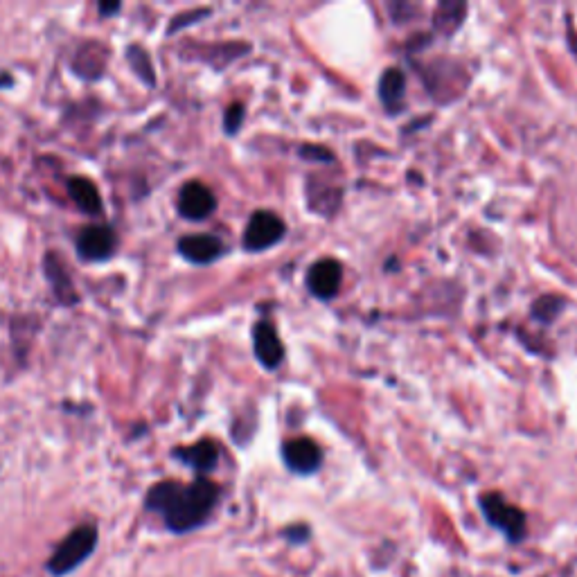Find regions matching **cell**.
Segmentation results:
<instances>
[{
	"mask_svg": "<svg viewBox=\"0 0 577 577\" xmlns=\"http://www.w3.org/2000/svg\"><path fill=\"white\" fill-rule=\"evenodd\" d=\"M217 499L219 487L208 478H197L192 485L158 483L147 494V508L161 512L170 530L188 532L208 519Z\"/></svg>",
	"mask_w": 577,
	"mask_h": 577,
	"instance_id": "1",
	"label": "cell"
},
{
	"mask_svg": "<svg viewBox=\"0 0 577 577\" xmlns=\"http://www.w3.org/2000/svg\"><path fill=\"white\" fill-rule=\"evenodd\" d=\"M478 505H481L487 523H490L492 528L501 530L505 539L512 541V544H519V541L526 539L528 535L526 514H523V510H519L517 505L505 501L503 494L499 492L483 494L481 499H478Z\"/></svg>",
	"mask_w": 577,
	"mask_h": 577,
	"instance_id": "2",
	"label": "cell"
},
{
	"mask_svg": "<svg viewBox=\"0 0 577 577\" xmlns=\"http://www.w3.org/2000/svg\"><path fill=\"white\" fill-rule=\"evenodd\" d=\"M97 544V530L93 526H82L70 532V535L61 541L55 555L50 557L48 571L52 575H66L84 562L86 557H91Z\"/></svg>",
	"mask_w": 577,
	"mask_h": 577,
	"instance_id": "3",
	"label": "cell"
},
{
	"mask_svg": "<svg viewBox=\"0 0 577 577\" xmlns=\"http://www.w3.org/2000/svg\"><path fill=\"white\" fill-rule=\"evenodd\" d=\"M284 221L269 210H257L255 215L248 219L246 233H244V248L251 253L266 251L280 242L284 237Z\"/></svg>",
	"mask_w": 577,
	"mask_h": 577,
	"instance_id": "4",
	"label": "cell"
},
{
	"mask_svg": "<svg viewBox=\"0 0 577 577\" xmlns=\"http://www.w3.org/2000/svg\"><path fill=\"white\" fill-rule=\"evenodd\" d=\"M282 458L291 472L296 474H314L323 463V451L316 445L314 440L309 438H294L289 442H284L282 447Z\"/></svg>",
	"mask_w": 577,
	"mask_h": 577,
	"instance_id": "5",
	"label": "cell"
},
{
	"mask_svg": "<svg viewBox=\"0 0 577 577\" xmlns=\"http://www.w3.org/2000/svg\"><path fill=\"white\" fill-rule=\"evenodd\" d=\"M343 282V266L325 257V260H318L316 264L309 266L307 271V287L316 298L330 300L339 294Z\"/></svg>",
	"mask_w": 577,
	"mask_h": 577,
	"instance_id": "6",
	"label": "cell"
},
{
	"mask_svg": "<svg viewBox=\"0 0 577 577\" xmlns=\"http://www.w3.org/2000/svg\"><path fill=\"white\" fill-rule=\"evenodd\" d=\"M217 208L215 194H212L206 185L192 181L185 185L179 194V212L185 219L201 221L210 217Z\"/></svg>",
	"mask_w": 577,
	"mask_h": 577,
	"instance_id": "7",
	"label": "cell"
},
{
	"mask_svg": "<svg viewBox=\"0 0 577 577\" xmlns=\"http://www.w3.org/2000/svg\"><path fill=\"white\" fill-rule=\"evenodd\" d=\"M77 251L84 260H106L115 251V235L109 226H88L77 239Z\"/></svg>",
	"mask_w": 577,
	"mask_h": 577,
	"instance_id": "8",
	"label": "cell"
},
{
	"mask_svg": "<svg viewBox=\"0 0 577 577\" xmlns=\"http://www.w3.org/2000/svg\"><path fill=\"white\" fill-rule=\"evenodd\" d=\"M253 343H255V357L260 359L264 368H278L284 359V348L278 339V332L269 321H260L255 325L253 332Z\"/></svg>",
	"mask_w": 577,
	"mask_h": 577,
	"instance_id": "9",
	"label": "cell"
},
{
	"mask_svg": "<svg viewBox=\"0 0 577 577\" xmlns=\"http://www.w3.org/2000/svg\"><path fill=\"white\" fill-rule=\"evenodd\" d=\"M179 253L194 264H208L224 253V244L215 235H188L179 242Z\"/></svg>",
	"mask_w": 577,
	"mask_h": 577,
	"instance_id": "10",
	"label": "cell"
},
{
	"mask_svg": "<svg viewBox=\"0 0 577 577\" xmlns=\"http://www.w3.org/2000/svg\"><path fill=\"white\" fill-rule=\"evenodd\" d=\"M183 463H188L190 467L197 469V472H212L219 463V449L215 447V442L201 440L197 445L185 447L176 451Z\"/></svg>",
	"mask_w": 577,
	"mask_h": 577,
	"instance_id": "11",
	"label": "cell"
},
{
	"mask_svg": "<svg viewBox=\"0 0 577 577\" xmlns=\"http://www.w3.org/2000/svg\"><path fill=\"white\" fill-rule=\"evenodd\" d=\"M68 192L77 203V208L84 210L86 215H97V212H102L100 190H97V185L93 181L84 179V176H75V179H70L68 183Z\"/></svg>",
	"mask_w": 577,
	"mask_h": 577,
	"instance_id": "12",
	"label": "cell"
},
{
	"mask_svg": "<svg viewBox=\"0 0 577 577\" xmlns=\"http://www.w3.org/2000/svg\"><path fill=\"white\" fill-rule=\"evenodd\" d=\"M404 86H406V79L402 70L388 68L386 73L381 75V82H379L381 102H384L388 109L397 111V106L402 104V97H404Z\"/></svg>",
	"mask_w": 577,
	"mask_h": 577,
	"instance_id": "13",
	"label": "cell"
},
{
	"mask_svg": "<svg viewBox=\"0 0 577 577\" xmlns=\"http://www.w3.org/2000/svg\"><path fill=\"white\" fill-rule=\"evenodd\" d=\"M465 14H467L465 3H458V0H445V3L438 5L433 23H436V28L445 34H454L460 28V23H463Z\"/></svg>",
	"mask_w": 577,
	"mask_h": 577,
	"instance_id": "14",
	"label": "cell"
},
{
	"mask_svg": "<svg viewBox=\"0 0 577 577\" xmlns=\"http://www.w3.org/2000/svg\"><path fill=\"white\" fill-rule=\"evenodd\" d=\"M46 266H48V278L52 280V284H55V289H57V296L64 300V303H75L73 284H70L66 271L61 269V264L57 262V257L50 255Z\"/></svg>",
	"mask_w": 577,
	"mask_h": 577,
	"instance_id": "15",
	"label": "cell"
},
{
	"mask_svg": "<svg viewBox=\"0 0 577 577\" xmlns=\"http://www.w3.org/2000/svg\"><path fill=\"white\" fill-rule=\"evenodd\" d=\"M562 309H564V300L562 298H557V296H544V298H539L535 305H532V314H535L537 321H553V318H557L559 314H562Z\"/></svg>",
	"mask_w": 577,
	"mask_h": 577,
	"instance_id": "16",
	"label": "cell"
},
{
	"mask_svg": "<svg viewBox=\"0 0 577 577\" xmlns=\"http://www.w3.org/2000/svg\"><path fill=\"white\" fill-rule=\"evenodd\" d=\"M129 61H131V66L136 73L140 75L142 82H147V84H154V66H152V61H149L147 57V52L145 50H140L138 46H133L129 48Z\"/></svg>",
	"mask_w": 577,
	"mask_h": 577,
	"instance_id": "17",
	"label": "cell"
},
{
	"mask_svg": "<svg viewBox=\"0 0 577 577\" xmlns=\"http://www.w3.org/2000/svg\"><path fill=\"white\" fill-rule=\"evenodd\" d=\"M242 120H244V106L242 104H233L226 111V118H224L226 131L228 133H237L239 127H242Z\"/></svg>",
	"mask_w": 577,
	"mask_h": 577,
	"instance_id": "18",
	"label": "cell"
},
{
	"mask_svg": "<svg viewBox=\"0 0 577 577\" xmlns=\"http://www.w3.org/2000/svg\"><path fill=\"white\" fill-rule=\"evenodd\" d=\"M282 535L287 537V539L291 541V544H303V541H307L309 535H312V532H309L307 526H294V528L284 530Z\"/></svg>",
	"mask_w": 577,
	"mask_h": 577,
	"instance_id": "19",
	"label": "cell"
},
{
	"mask_svg": "<svg viewBox=\"0 0 577 577\" xmlns=\"http://www.w3.org/2000/svg\"><path fill=\"white\" fill-rule=\"evenodd\" d=\"M303 156H312V158H318V156H323V158H327V161H330V152H325V149H321V147H305L303 149Z\"/></svg>",
	"mask_w": 577,
	"mask_h": 577,
	"instance_id": "20",
	"label": "cell"
},
{
	"mask_svg": "<svg viewBox=\"0 0 577 577\" xmlns=\"http://www.w3.org/2000/svg\"><path fill=\"white\" fill-rule=\"evenodd\" d=\"M120 10V3H102L100 5V12L102 16H109V14H115Z\"/></svg>",
	"mask_w": 577,
	"mask_h": 577,
	"instance_id": "21",
	"label": "cell"
}]
</instances>
